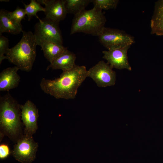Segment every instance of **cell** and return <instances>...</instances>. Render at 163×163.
Returning a JSON list of instances; mask_svg holds the SVG:
<instances>
[{"mask_svg": "<svg viewBox=\"0 0 163 163\" xmlns=\"http://www.w3.org/2000/svg\"><path fill=\"white\" fill-rule=\"evenodd\" d=\"M20 108L21 119L25 126V134L32 136L37 129L38 109L34 104L29 100L24 104H20Z\"/></svg>", "mask_w": 163, "mask_h": 163, "instance_id": "cell-9", "label": "cell"}, {"mask_svg": "<svg viewBox=\"0 0 163 163\" xmlns=\"http://www.w3.org/2000/svg\"><path fill=\"white\" fill-rule=\"evenodd\" d=\"M9 11L4 9L0 11V33H8L18 34L22 32L21 24L14 20L10 16Z\"/></svg>", "mask_w": 163, "mask_h": 163, "instance_id": "cell-14", "label": "cell"}, {"mask_svg": "<svg viewBox=\"0 0 163 163\" xmlns=\"http://www.w3.org/2000/svg\"><path fill=\"white\" fill-rule=\"evenodd\" d=\"M8 46V39L0 33V64L3 60L6 59L4 55L6 54L9 50Z\"/></svg>", "mask_w": 163, "mask_h": 163, "instance_id": "cell-20", "label": "cell"}, {"mask_svg": "<svg viewBox=\"0 0 163 163\" xmlns=\"http://www.w3.org/2000/svg\"><path fill=\"white\" fill-rule=\"evenodd\" d=\"M59 23L46 18L40 19L34 27V35L38 43L42 41H51L63 45V39Z\"/></svg>", "mask_w": 163, "mask_h": 163, "instance_id": "cell-6", "label": "cell"}, {"mask_svg": "<svg viewBox=\"0 0 163 163\" xmlns=\"http://www.w3.org/2000/svg\"><path fill=\"white\" fill-rule=\"evenodd\" d=\"M0 1L1 2H7V1H9V0H8V1H7V0H0Z\"/></svg>", "mask_w": 163, "mask_h": 163, "instance_id": "cell-23", "label": "cell"}, {"mask_svg": "<svg viewBox=\"0 0 163 163\" xmlns=\"http://www.w3.org/2000/svg\"><path fill=\"white\" fill-rule=\"evenodd\" d=\"M19 69L16 66L4 69L0 73V91H8L18 85L20 77L17 73Z\"/></svg>", "mask_w": 163, "mask_h": 163, "instance_id": "cell-12", "label": "cell"}, {"mask_svg": "<svg viewBox=\"0 0 163 163\" xmlns=\"http://www.w3.org/2000/svg\"><path fill=\"white\" fill-rule=\"evenodd\" d=\"M10 154L9 148L8 145L2 144L0 145V158L4 159L7 158Z\"/></svg>", "mask_w": 163, "mask_h": 163, "instance_id": "cell-22", "label": "cell"}, {"mask_svg": "<svg viewBox=\"0 0 163 163\" xmlns=\"http://www.w3.org/2000/svg\"><path fill=\"white\" fill-rule=\"evenodd\" d=\"M38 45L41 47L44 57L50 63L67 49L63 45L51 41H42L38 43Z\"/></svg>", "mask_w": 163, "mask_h": 163, "instance_id": "cell-16", "label": "cell"}, {"mask_svg": "<svg viewBox=\"0 0 163 163\" xmlns=\"http://www.w3.org/2000/svg\"><path fill=\"white\" fill-rule=\"evenodd\" d=\"M131 46L110 50L102 51L103 58L107 61V63L113 69H126L131 70V67L129 62L127 51Z\"/></svg>", "mask_w": 163, "mask_h": 163, "instance_id": "cell-10", "label": "cell"}, {"mask_svg": "<svg viewBox=\"0 0 163 163\" xmlns=\"http://www.w3.org/2000/svg\"><path fill=\"white\" fill-rule=\"evenodd\" d=\"M20 41L6 54V59L19 69L27 72L32 69L36 56L37 40L30 31H23Z\"/></svg>", "mask_w": 163, "mask_h": 163, "instance_id": "cell-2", "label": "cell"}, {"mask_svg": "<svg viewBox=\"0 0 163 163\" xmlns=\"http://www.w3.org/2000/svg\"><path fill=\"white\" fill-rule=\"evenodd\" d=\"M20 104L8 92L0 97L1 128L11 137L18 135L21 129Z\"/></svg>", "mask_w": 163, "mask_h": 163, "instance_id": "cell-3", "label": "cell"}, {"mask_svg": "<svg viewBox=\"0 0 163 163\" xmlns=\"http://www.w3.org/2000/svg\"><path fill=\"white\" fill-rule=\"evenodd\" d=\"M88 76L99 87L113 86L115 84L116 72L103 61H100L88 70Z\"/></svg>", "mask_w": 163, "mask_h": 163, "instance_id": "cell-8", "label": "cell"}, {"mask_svg": "<svg viewBox=\"0 0 163 163\" xmlns=\"http://www.w3.org/2000/svg\"><path fill=\"white\" fill-rule=\"evenodd\" d=\"M24 4L29 21H30L33 16H35L39 20L40 18L37 16V13L40 11L45 12V8L42 6L40 3L35 0H31L29 4L26 5L24 3Z\"/></svg>", "mask_w": 163, "mask_h": 163, "instance_id": "cell-18", "label": "cell"}, {"mask_svg": "<svg viewBox=\"0 0 163 163\" xmlns=\"http://www.w3.org/2000/svg\"><path fill=\"white\" fill-rule=\"evenodd\" d=\"M38 145L32 136L26 135L14 145L12 154L15 159L23 163H31L36 158Z\"/></svg>", "mask_w": 163, "mask_h": 163, "instance_id": "cell-7", "label": "cell"}, {"mask_svg": "<svg viewBox=\"0 0 163 163\" xmlns=\"http://www.w3.org/2000/svg\"><path fill=\"white\" fill-rule=\"evenodd\" d=\"M76 57L73 52L66 50L47 66L46 70L50 68L53 69H61L63 71L69 70L76 65Z\"/></svg>", "mask_w": 163, "mask_h": 163, "instance_id": "cell-13", "label": "cell"}, {"mask_svg": "<svg viewBox=\"0 0 163 163\" xmlns=\"http://www.w3.org/2000/svg\"><path fill=\"white\" fill-rule=\"evenodd\" d=\"M88 77L84 66L75 65L71 69L63 71L59 78L53 80L43 78L40 86L44 92L57 99H74L78 90Z\"/></svg>", "mask_w": 163, "mask_h": 163, "instance_id": "cell-1", "label": "cell"}, {"mask_svg": "<svg viewBox=\"0 0 163 163\" xmlns=\"http://www.w3.org/2000/svg\"><path fill=\"white\" fill-rule=\"evenodd\" d=\"M150 25L151 34L158 36L163 35V0L155 3Z\"/></svg>", "mask_w": 163, "mask_h": 163, "instance_id": "cell-15", "label": "cell"}, {"mask_svg": "<svg viewBox=\"0 0 163 163\" xmlns=\"http://www.w3.org/2000/svg\"><path fill=\"white\" fill-rule=\"evenodd\" d=\"M92 0H65V6L67 13L75 15L85 10V8Z\"/></svg>", "mask_w": 163, "mask_h": 163, "instance_id": "cell-17", "label": "cell"}, {"mask_svg": "<svg viewBox=\"0 0 163 163\" xmlns=\"http://www.w3.org/2000/svg\"><path fill=\"white\" fill-rule=\"evenodd\" d=\"M106 18L102 10L93 7L75 15L70 34L82 32L98 36L105 27Z\"/></svg>", "mask_w": 163, "mask_h": 163, "instance_id": "cell-4", "label": "cell"}, {"mask_svg": "<svg viewBox=\"0 0 163 163\" xmlns=\"http://www.w3.org/2000/svg\"><path fill=\"white\" fill-rule=\"evenodd\" d=\"M10 17L17 22L21 24V21L23 19L26 15L25 10L24 9L18 6L13 11H9Z\"/></svg>", "mask_w": 163, "mask_h": 163, "instance_id": "cell-21", "label": "cell"}, {"mask_svg": "<svg viewBox=\"0 0 163 163\" xmlns=\"http://www.w3.org/2000/svg\"><path fill=\"white\" fill-rule=\"evenodd\" d=\"M100 42L108 50L128 46L135 42L134 37L124 31L105 27L98 36Z\"/></svg>", "mask_w": 163, "mask_h": 163, "instance_id": "cell-5", "label": "cell"}, {"mask_svg": "<svg viewBox=\"0 0 163 163\" xmlns=\"http://www.w3.org/2000/svg\"><path fill=\"white\" fill-rule=\"evenodd\" d=\"M119 1L118 0H92L94 7L102 10L115 9Z\"/></svg>", "mask_w": 163, "mask_h": 163, "instance_id": "cell-19", "label": "cell"}, {"mask_svg": "<svg viewBox=\"0 0 163 163\" xmlns=\"http://www.w3.org/2000/svg\"><path fill=\"white\" fill-rule=\"evenodd\" d=\"M37 1L45 5V18L58 23L66 18L67 13L65 0H38Z\"/></svg>", "mask_w": 163, "mask_h": 163, "instance_id": "cell-11", "label": "cell"}]
</instances>
